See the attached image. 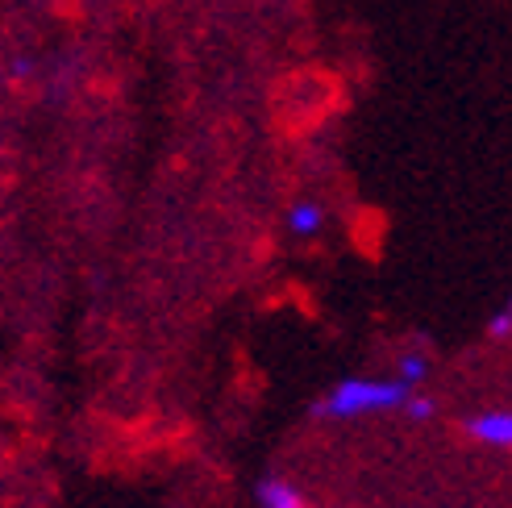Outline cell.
<instances>
[{
	"label": "cell",
	"instance_id": "obj_1",
	"mask_svg": "<svg viewBox=\"0 0 512 508\" xmlns=\"http://www.w3.org/2000/svg\"><path fill=\"white\" fill-rule=\"evenodd\" d=\"M408 392L400 379H363L350 375L338 388H329L325 400L317 404L321 417H338V421H354V417H371V413H396L408 400Z\"/></svg>",
	"mask_w": 512,
	"mask_h": 508
},
{
	"label": "cell",
	"instance_id": "obj_2",
	"mask_svg": "<svg viewBox=\"0 0 512 508\" xmlns=\"http://www.w3.org/2000/svg\"><path fill=\"white\" fill-rule=\"evenodd\" d=\"M467 434L483 446H496V450H508L512 446V413L508 409H483L467 421Z\"/></svg>",
	"mask_w": 512,
	"mask_h": 508
},
{
	"label": "cell",
	"instance_id": "obj_3",
	"mask_svg": "<svg viewBox=\"0 0 512 508\" xmlns=\"http://www.w3.org/2000/svg\"><path fill=\"white\" fill-rule=\"evenodd\" d=\"M288 230L296 238H317L325 230V209L317 205V200H296V205L288 209Z\"/></svg>",
	"mask_w": 512,
	"mask_h": 508
},
{
	"label": "cell",
	"instance_id": "obj_4",
	"mask_svg": "<svg viewBox=\"0 0 512 508\" xmlns=\"http://www.w3.org/2000/svg\"><path fill=\"white\" fill-rule=\"evenodd\" d=\"M259 504L263 508H304V496H300V488L288 484V479H267L259 488Z\"/></svg>",
	"mask_w": 512,
	"mask_h": 508
},
{
	"label": "cell",
	"instance_id": "obj_5",
	"mask_svg": "<svg viewBox=\"0 0 512 508\" xmlns=\"http://www.w3.org/2000/svg\"><path fill=\"white\" fill-rule=\"evenodd\" d=\"M429 375V354H421V350H404L400 354V363H396V379L404 388H417L421 379Z\"/></svg>",
	"mask_w": 512,
	"mask_h": 508
},
{
	"label": "cell",
	"instance_id": "obj_6",
	"mask_svg": "<svg viewBox=\"0 0 512 508\" xmlns=\"http://www.w3.org/2000/svg\"><path fill=\"white\" fill-rule=\"evenodd\" d=\"M400 409H404L408 417H413V421H429L433 413H438V404H433L429 396H413V392H408V400L400 404Z\"/></svg>",
	"mask_w": 512,
	"mask_h": 508
},
{
	"label": "cell",
	"instance_id": "obj_7",
	"mask_svg": "<svg viewBox=\"0 0 512 508\" xmlns=\"http://www.w3.org/2000/svg\"><path fill=\"white\" fill-rule=\"evenodd\" d=\"M508 334H512V313H508V309H500V313L488 321V338H492V342H504Z\"/></svg>",
	"mask_w": 512,
	"mask_h": 508
}]
</instances>
